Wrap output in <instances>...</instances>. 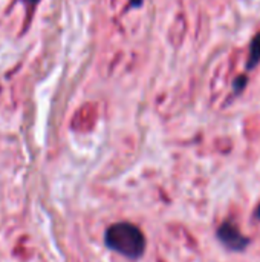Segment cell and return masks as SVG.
<instances>
[{"label":"cell","instance_id":"obj_1","mask_svg":"<svg viewBox=\"0 0 260 262\" xmlns=\"http://www.w3.org/2000/svg\"><path fill=\"white\" fill-rule=\"evenodd\" d=\"M106 244L109 249L129 259H138L146 250V238L143 232L129 223L110 226L106 232Z\"/></svg>","mask_w":260,"mask_h":262},{"label":"cell","instance_id":"obj_2","mask_svg":"<svg viewBox=\"0 0 260 262\" xmlns=\"http://www.w3.org/2000/svg\"><path fill=\"white\" fill-rule=\"evenodd\" d=\"M218 238L219 241L230 250L233 252H242L248 244L250 239L247 236H244L233 224L230 223H224L219 230H218Z\"/></svg>","mask_w":260,"mask_h":262},{"label":"cell","instance_id":"obj_3","mask_svg":"<svg viewBox=\"0 0 260 262\" xmlns=\"http://www.w3.org/2000/svg\"><path fill=\"white\" fill-rule=\"evenodd\" d=\"M260 61V34L254 37L251 41V49H250V57H248V68L256 66Z\"/></svg>","mask_w":260,"mask_h":262},{"label":"cell","instance_id":"obj_4","mask_svg":"<svg viewBox=\"0 0 260 262\" xmlns=\"http://www.w3.org/2000/svg\"><path fill=\"white\" fill-rule=\"evenodd\" d=\"M256 220H260V206H259V209L256 210Z\"/></svg>","mask_w":260,"mask_h":262}]
</instances>
